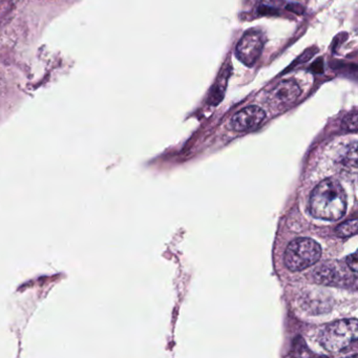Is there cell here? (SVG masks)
<instances>
[{"mask_svg":"<svg viewBox=\"0 0 358 358\" xmlns=\"http://www.w3.org/2000/svg\"><path fill=\"white\" fill-rule=\"evenodd\" d=\"M347 194L336 180L320 182L310 196V213L324 221H338L347 211Z\"/></svg>","mask_w":358,"mask_h":358,"instance_id":"obj_1","label":"cell"},{"mask_svg":"<svg viewBox=\"0 0 358 358\" xmlns=\"http://www.w3.org/2000/svg\"><path fill=\"white\" fill-rule=\"evenodd\" d=\"M358 322L356 318L337 320L322 330L320 343L331 353L343 351L357 341Z\"/></svg>","mask_w":358,"mask_h":358,"instance_id":"obj_2","label":"cell"},{"mask_svg":"<svg viewBox=\"0 0 358 358\" xmlns=\"http://www.w3.org/2000/svg\"><path fill=\"white\" fill-rule=\"evenodd\" d=\"M320 257L322 248L318 243L312 238H296L285 251V265L290 271H301L316 264Z\"/></svg>","mask_w":358,"mask_h":358,"instance_id":"obj_3","label":"cell"},{"mask_svg":"<svg viewBox=\"0 0 358 358\" xmlns=\"http://www.w3.org/2000/svg\"><path fill=\"white\" fill-rule=\"evenodd\" d=\"M263 34L257 30L247 31L236 45V57L244 66H253L261 57L265 45Z\"/></svg>","mask_w":358,"mask_h":358,"instance_id":"obj_4","label":"cell"},{"mask_svg":"<svg viewBox=\"0 0 358 358\" xmlns=\"http://www.w3.org/2000/svg\"><path fill=\"white\" fill-rule=\"evenodd\" d=\"M265 117V112L259 106H247L232 117L231 127L236 131H252L262 124Z\"/></svg>","mask_w":358,"mask_h":358,"instance_id":"obj_5","label":"cell"},{"mask_svg":"<svg viewBox=\"0 0 358 358\" xmlns=\"http://www.w3.org/2000/svg\"><path fill=\"white\" fill-rule=\"evenodd\" d=\"M301 90L294 79L280 81L270 93V101L276 106H286L296 101L301 96Z\"/></svg>","mask_w":358,"mask_h":358,"instance_id":"obj_6","label":"cell"},{"mask_svg":"<svg viewBox=\"0 0 358 358\" xmlns=\"http://www.w3.org/2000/svg\"><path fill=\"white\" fill-rule=\"evenodd\" d=\"M345 274L343 268L339 269L335 263L322 264L313 272L314 280L316 282L330 286H337L347 282Z\"/></svg>","mask_w":358,"mask_h":358,"instance_id":"obj_7","label":"cell"},{"mask_svg":"<svg viewBox=\"0 0 358 358\" xmlns=\"http://www.w3.org/2000/svg\"><path fill=\"white\" fill-rule=\"evenodd\" d=\"M230 75H231V66L229 62L225 64L222 68L213 89H211L210 94H209L208 102L213 106H217L225 95L226 87H227L228 80H229Z\"/></svg>","mask_w":358,"mask_h":358,"instance_id":"obj_8","label":"cell"},{"mask_svg":"<svg viewBox=\"0 0 358 358\" xmlns=\"http://www.w3.org/2000/svg\"><path fill=\"white\" fill-rule=\"evenodd\" d=\"M357 232V219L350 220L336 228V234L341 238L355 236Z\"/></svg>","mask_w":358,"mask_h":358,"instance_id":"obj_9","label":"cell"},{"mask_svg":"<svg viewBox=\"0 0 358 358\" xmlns=\"http://www.w3.org/2000/svg\"><path fill=\"white\" fill-rule=\"evenodd\" d=\"M357 112L353 110L348 116L345 117L343 121V127L348 131L355 133L357 131Z\"/></svg>","mask_w":358,"mask_h":358,"instance_id":"obj_10","label":"cell"},{"mask_svg":"<svg viewBox=\"0 0 358 358\" xmlns=\"http://www.w3.org/2000/svg\"><path fill=\"white\" fill-rule=\"evenodd\" d=\"M347 266H349L350 270L356 273L357 272V255L353 253L347 257Z\"/></svg>","mask_w":358,"mask_h":358,"instance_id":"obj_11","label":"cell"},{"mask_svg":"<svg viewBox=\"0 0 358 358\" xmlns=\"http://www.w3.org/2000/svg\"><path fill=\"white\" fill-rule=\"evenodd\" d=\"M287 10L297 14V15L303 13V8L301 6L296 5V3H291V5L287 6Z\"/></svg>","mask_w":358,"mask_h":358,"instance_id":"obj_12","label":"cell"},{"mask_svg":"<svg viewBox=\"0 0 358 358\" xmlns=\"http://www.w3.org/2000/svg\"><path fill=\"white\" fill-rule=\"evenodd\" d=\"M322 68H324V64H322V60H318V62H314L312 64L311 70L313 71L314 73H322Z\"/></svg>","mask_w":358,"mask_h":358,"instance_id":"obj_13","label":"cell"},{"mask_svg":"<svg viewBox=\"0 0 358 358\" xmlns=\"http://www.w3.org/2000/svg\"><path fill=\"white\" fill-rule=\"evenodd\" d=\"M259 12H261V14H263V15H268V14H269L270 12H271L272 14L276 13L275 9H270V8L268 7L262 8V9L259 10Z\"/></svg>","mask_w":358,"mask_h":358,"instance_id":"obj_14","label":"cell"}]
</instances>
